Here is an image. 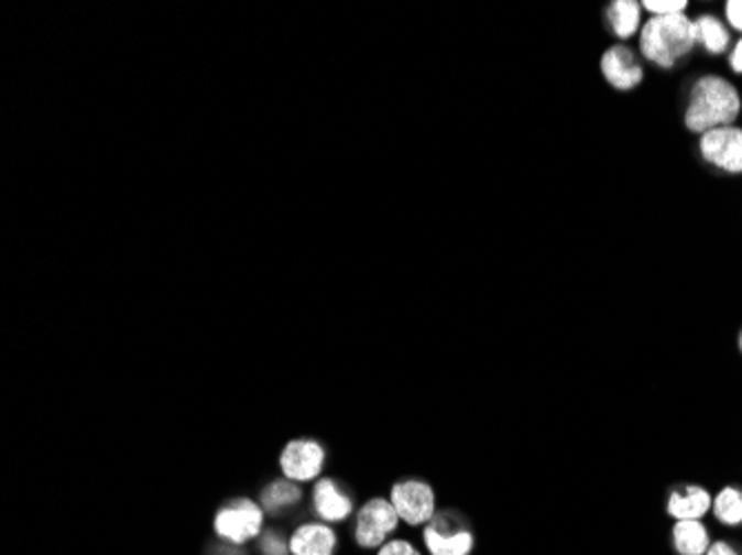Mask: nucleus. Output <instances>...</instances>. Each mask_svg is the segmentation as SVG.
Returning a JSON list of instances; mask_svg holds the SVG:
<instances>
[{"label":"nucleus","mask_w":742,"mask_h":555,"mask_svg":"<svg viewBox=\"0 0 742 555\" xmlns=\"http://www.w3.org/2000/svg\"><path fill=\"white\" fill-rule=\"evenodd\" d=\"M399 513L394 504L385 498H374L358 511L353 537L362 548H377L388 542V537L399 529Z\"/></svg>","instance_id":"obj_5"},{"label":"nucleus","mask_w":742,"mask_h":555,"mask_svg":"<svg viewBox=\"0 0 742 555\" xmlns=\"http://www.w3.org/2000/svg\"><path fill=\"white\" fill-rule=\"evenodd\" d=\"M724 23L731 32L742 36V0H727V3H724Z\"/></svg>","instance_id":"obj_19"},{"label":"nucleus","mask_w":742,"mask_h":555,"mask_svg":"<svg viewBox=\"0 0 742 555\" xmlns=\"http://www.w3.org/2000/svg\"><path fill=\"white\" fill-rule=\"evenodd\" d=\"M713 504V496L702 485H678L669 489L665 511L674 520H702Z\"/></svg>","instance_id":"obj_11"},{"label":"nucleus","mask_w":742,"mask_h":555,"mask_svg":"<svg viewBox=\"0 0 742 555\" xmlns=\"http://www.w3.org/2000/svg\"><path fill=\"white\" fill-rule=\"evenodd\" d=\"M216 533L231 544H244L261 535L263 531V509L252 500H238L222 507L216 513Z\"/></svg>","instance_id":"obj_6"},{"label":"nucleus","mask_w":742,"mask_h":555,"mask_svg":"<svg viewBox=\"0 0 742 555\" xmlns=\"http://www.w3.org/2000/svg\"><path fill=\"white\" fill-rule=\"evenodd\" d=\"M727 65L735 76H742V36L731 45L727 54Z\"/></svg>","instance_id":"obj_22"},{"label":"nucleus","mask_w":742,"mask_h":555,"mask_svg":"<svg viewBox=\"0 0 742 555\" xmlns=\"http://www.w3.org/2000/svg\"><path fill=\"white\" fill-rule=\"evenodd\" d=\"M460 518L451 511L434 515L425 526V546L432 555H469L473 548V535L467 526L458 524Z\"/></svg>","instance_id":"obj_8"},{"label":"nucleus","mask_w":742,"mask_h":555,"mask_svg":"<svg viewBox=\"0 0 742 555\" xmlns=\"http://www.w3.org/2000/svg\"><path fill=\"white\" fill-rule=\"evenodd\" d=\"M735 345H738V351H740V356H742V329L738 331V340H735Z\"/></svg>","instance_id":"obj_24"},{"label":"nucleus","mask_w":742,"mask_h":555,"mask_svg":"<svg viewBox=\"0 0 742 555\" xmlns=\"http://www.w3.org/2000/svg\"><path fill=\"white\" fill-rule=\"evenodd\" d=\"M600 76L604 83L618 91V94H630L636 91L645 83V63L632 45L625 43H613L609 45L598 61Z\"/></svg>","instance_id":"obj_4"},{"label":"nucleus","mask_w":742,"mask_h":555,"mask_svg":"<svg viewBox=\"0 0 742 555\" xmlns=\"http://www.w3.org/2000/svg\"><path fill=\"white\" fill-rule=\"evenodd\" d=\"M672 544L678 555H705L711 546V535L702 520H676L672 526Z\"/></svg>","instance_id":"obj_15"},{"label":"nucleus","mask_w":742,"mask_h":555,"mask_svg":"<svg viewBox=\"0 0 742 555\" xmlns=\"http://www.w3.org/2000/svg\"><path fill=\"white\" fill-rule=\"evenodd\" d=\"M379 555H423V553L407 540H390L381 546Z\"/></svg>","instance_id":"obj_20"},{"label":"nucleus","mask_w":742,"mask_h":555,"mask_svg":"<svg viewBox=\"0 0 742 555\" xmlns=\"http://www.w3.org/2000/svg\"><path fill=\"white\" fill-rule=\"evenodd\" d=\"M261 548L265 555H287L290 546L285 544L283 537H279L276 533H268L263 540H261Z\"/></svg>","instance_id":"obj_21"},{"label":"nucleus","mask_w":742,"mask_h":555,"mask_svg":"<svg viewBox=\"0 0 742 555\" xmlns=\"http://www.w3.org/2000/svg\"><path fill=\"white\" fill-rule=\"evenodd\" d=\"M314 511L325 522H342L351 515L353 502L347 493L338 489L334 480L323 478L314 487Z\"/></svg>","instance_id":"obj_12"},{"label":"nucleus","mask_w":742,"mask_h":555,"mask_svg":"<svg viewBox=\"0 0 742 555\" xmlns=\"http://www.w3.org/2000/svg\"><path fill=\"white\" fill-rule=\"evenodd\" d=\"M742 113L740 89L720 74H702L687 89L683 124L687 131L702 135L711 129L735 124Z\"/></svg>","instance_id":"obj_1"},{"label":"nucleus","mask_w":742,"mask_h":555,"mask_svg":"<svg viewBox=\"0 0 742 555\" xmlns=\"http://www.w3.org/2000/svg\"><path fill=\"white\" fill-rule=\"evenodd\" d=\"M694 28H696V43L698 47L709 54V56H724L729 54L733 41H731V30L727 28V23L707 12V14H698L694 19Z\"/></svg>","instance_id":"obj_14"},{"label":"nucleus","mask_w":742,"mask_h":555,"mask_svg":"<svg viewBox=\"0 0 742 555\" xmlns=\"http://www.w3.org/2000/svg\"><path fill=\"white\" fill-rule=\"evenodd\" d=\"M643 3L639 0H611L602 12V21L607 32L615 43H630L639 39L645 19H643Z\"/></svg>","instance_id":"obj_10"},{"label":"nucleus","mask_w":742,"mask_h":555,"mask_svg":"<svg viewBox=\"0 0 742 555\" xmlns=\"http://www.w3.org/2000/svg\"><path fill=\"white\" fill-rule=\"evenodd\" d=\"M705 555H742V553L729 540H716V542H711V546L707 548Z\"/></svg>","instance_id":"obj_23"},{"label":"nucleus","mask_w":742,"mask_h":555,"mask_svg":"<svg viewBox=\"0 0 742 555\" xmlns=\"http://www.w3.org/2000/svg\"><path fill=\"white\" fill-rule=\"evenodd\" d=\"M390 502L394 504L399 518L412 526L429 524L436 515L434 489L423 480H403L392 487Z\"/></svg>","instance_id":"obj_7"},{"label":"nucleus","mask_w":742,"mask_h":555,"mask_svg":"<svg viewBox=\"0 0 742 555\" xmlns=\"http://www.w3.org/2000/svg\"><path fill=\"white\" fill-rule=\"evenodd\" d=\"M700 161L718 174L742 176V127L724 124L698 135Z\"/></svg>","instance_id":"obj_3"},{"label":"nucleus","mask_w":742,"mask_h":555,"mask_svg":"<svg viewBox=\"0 0 742 555\" xmlns=\"http://www.w3.org/2000/svg\"><path fill=\"white\" fill-rule=\"evenodd\" d=\"M325 449L316 440H294L281 456V469L287 480L309 482L323 471Z\"/></svg>","instance_id":"obj_9"},{"label":"nucleus","mask_w":742,"mask_h":555,"mask_svg":"<svg viewBox=\"0 0 742 555\" xmlns=\"http://www.w3.org/2000/svg\"><path fill=\"white\" fill-rule=\"evenodd\" d=\"M338 537L327 524H303L294 531L290 540V551L294 555H334Z\"/></svg>","instance_id":"obj_13"},{"label":"nucleus","mask_w":742,"mask_h":555,"mask_svg":"<svg viewBox=\"0 0 742 555\" xmlns=\"http://www.w3.org/2000/svg\"><path fill=\"white\" fill-rule=\"evenodd\" d=\"M687 0H643V12L650 17H676L687 14Z\"/></svg>","instance_id":"obj_18"},{"label":"nucleus","mask_w":742,"mask_h":555,"mask_svg":"<svg viewBox=\"0 0 742 555\" xmlns=\"http://www.w3.org/2000/svg\"><path fill=\"white\" fill-rule=\"evenodd\" d=\"M711 513L724 526H742V487H722L713 498Z\"/></svg>","instance_id":"obj_16"},{"label":"nucleus","mask_w":742,"mask_h":555,"mask_svg":"<svg viewBox=\"0 0 742 555\" xmlns=\"http://www.w3.org/2000/svg\"><path fill=\"white\" fill-rule=\"evenodd\" d=\"M303 498V491L298 487V482L294 480H279V482H272L263 496H261V502H263V509L270 511V513H279L281 509H287V507H294L298 504Z\"/></svg>","instance_id":"obj_17"},{"label":"nucleus","mask_w":742,"mask_h":555,"mask_svg":"<svg viewBox=\"0 0 742 555\" xmlns=\"http://www.w3.org/2000/svg\"><path fill=\"white\" fill-rule=\"evenodd\" d=\"M636 41L643 63L661 72L680 67L698 50L696 28L689 14L650 17Z\"/></svg>","instance_id":"obj_2"}]
</instances>
